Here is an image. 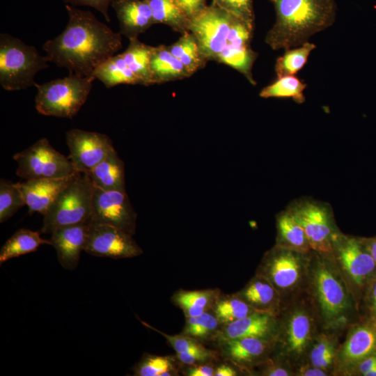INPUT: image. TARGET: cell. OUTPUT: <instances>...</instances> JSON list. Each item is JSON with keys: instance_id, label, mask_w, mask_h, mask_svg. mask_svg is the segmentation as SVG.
Returning a JSON list of instances; mask_svg holds the SVG:
<instances>
[{"instance_id": "cell-14", "label": "cell", "mask_w": 376, "mask_h": 376, "mask_svg": "<svg viewBox=\"0 0 376 376\" xmlns=\"http://www.w3.org/2000/svg\"><path fill=\"white\" fill-rule=\"evenodd\" d=\"M70 159L78 172L89 173L113 148L106 134L72 129L66 133Z\"/></svg>"}, {"instance_id": "cell-36", "label": "cell", "mask_w": 376, "mask_h": 376, "mask_svg": "<svg viewBox=\"0 0 376 376\" xmlns=\"http://www.w3.org/2000/svg\"><path fill=\"white\" fill-rule=\"evenodd\" d=\"M214 306L215 315L219 322L224 324L242 319L255 312H259L238 295L218 299Z\"/></svg>"}, {"instance_id": "cell-38", "label": "cell", "mask_w": 376, "mask_h": 376, "mask_svg": "<svg viewBox=\"0 0 376 376\" xmlns=\"http://www.w3.org/2000/svg\"><path fill=\"white\" fill-rule=\"evenodd\" d=\"M173 361L169 357L146 354L134 367V375L167 376L173 373Z\"/></svg>"}, {"instance_id": "cell-21", "label": "cell", "mask_w": 376, "mask_h": 376, "mask_svg": "<svg viewBox=\"0 0 376 376\" xmlns=\"http://www.w3.org/2000/svg\"><path fill=\"white\" fill-rule=\"evenodd\" d=\"M276 323L274 314L255 312L224 324L221 332V338L222 341L247 337L270 339L276 331Z\"/></svg>"}, {"instance_id": "cell-11", "label": "cell", "mask_w": 376, "mask_h": 376, "mask_svg": "<svg viewBox=\"0 0 376 376\" xmlns=\"http://www.w3.org/2000/svg\"><path fill=\"white\" fill-rule=\"evenodd\" d=\"M235 18L212 3L190 21L189 30L198 40L208 61H216L226 47Z\"/></svg>"}, {"instance_id": "cell-51", "label": "cell", "mask_w": 376, "mask_h": 376, "mask_svg": "<svg viewBox=\"0 0 376 376\" xmlns=\"http://www.w3.org/2000/svg\"><path fill=\"white\" fill-rule=\"evenodd\" d=\"M372 304L375 313H376V279L373 282L372 287Z\"/></svg>"}, {"instance_id": "cell-17", "label": "cell", "mask_w": 376, "mask_h": 376, "mask_svg": "<svg viewBox=\"0 0 376 376\" xmlns=\"http://www.w3.org/2000/svg\"><path fill=\"white\" fill-rule=\"evenodd\" d=\"M313 323L306 308L296 307L286 315L283 324V353L292 359H300L312 342Z\"/></svg>"}, {"instance_id": "cell-53", "label": "cell", "mask_w": 376, "mask_h": 376, "mask_svg": "<svg viewBox=\"0 0 376 376\" xmlns=\"http://www.w3.org/2000/svg\"><path fill=\"white\" fill-rule=\"evenodd\" d=\"M376 314V313H375Z\"/></svg>"}, {"instance_id": "cell-52", "label": "cell", "mask_w": 376, "mask_h": 376, "mask_svg": "<svg viewBox=\"0 0 376 376\" xmlns=\"http://www.w3.org/2000/svg\"><path fill=\"white\" fill-rule=\"evenodd\" d=\"M365 376H376V366L368 372Z\"/></svg>"}, {"instance_id": "cell-23", "label": "cell", "mask_w": 376, "mask_h": 376, "mask_svg": "<svg viewBox=\"0 0 376 376\" xmlns=\"http://www.w3.org/2000/svg\"><path fill=\"white\" fill-rule=\"evenodd\" d=\"M237 295L257 311L272 314L278 309L281 297L272 284L259 274Z\"/></svg>"}, {"instance_id": "cell-34", "label": "cell", "mask_w": 376, "mask_h": 376, "mask_svg": "<svg viewBox=\"0 0 376 376\" xmlns=\"http://www.w3.org/2000/svg\"><path fill=\"white\" fill-rule=\"evenodd\" d=\"M315 47V45L308 41L297 47L285 50V53L276 61L277 78L297 73L306 65L311 52Z\"/></svg>"}, {"instance_id": "cell-42", "label": "cell", "mask_w": 376, "mask_h": 376, "mask_svg": "<svg viewBox=\"0 0 376 376\" xmlns=\"http://www.w3.org/2000/svg\"><path fill=\"white\" fill-rule=\"evenodd\" d=\"M174 1L189 21L202 13L207 6L206 0H174Z\"/></svg>"}, {"instance_id": "cell-50", "label": "cell", "mask_w": 376, "mask_h": 376, "mask_svg": "<svg viewBox=\"0 0 376 376\" xmlns=\"http://www.w3.org/2000/svg\"><path fill=\"white\" fill-rule=\"evenodd\" d=\"M215 376H235L237 372L232 367L223 364L219 366L214 370Z\"/></svg>"}, {"instance_id": "cell-20", "label": "cell", "mask_w": 376, "mask_h": 376, "mask_svg": "<svg viewBox=\"0 0 376 376\" xmlns=\"http://www.w3.org/2000/svg\"><path fill=\"white\" fill-rule=\"evenodd\" d=\"M111 6L118 20L119 32L129 40L138 38L155 24L146 0H113Z\"/></svg>"}, {"instance_id": "cell-25", "label": "cell", "mask_w": 376, "mask_h": 376, "mask_svg": "<svg viewBox=\"0 0 376 376\" xmlns=\"http://www.w3.org/2000/svg\"><path fill=\"white\" fill-rule=\"evenodd\" d=\"M270 339L247 337L223 341L226 357L240 365L257 362L265 357L270 348Z\"/></svg>"}, {"instance_id": "cell-49", "label": "cell", "mask_w": 376, "mask_h": 376, "mask_svg": "<svg viewBox=\"0 0 376 376\" xmlns=\"http://www.w3.org/2000/svg\"><path fill=\"white\" fill-rule=\"evenodd\" d=\"M363 242L376 263V236L362 237Z\"/></svg>"}, {"instance_id": "cell-7", "label": "cell", "mask_w": 376, "mask_h": 376, "mask_svg": "<svg viewBox=\"0 0 376 376\" xmlns=\"http://www.w3.org/2000/svg\"><path fill=\"white\" fill-rule=\"evenodd\" d=\"M287 209L304 228L312 251L331 253L334 242L341 232L331 205L304 197L292 201Z\"/></svg>"}, {"instance_id": "cell-31", "label": "cell", "mask_w": 376, "mask_h": 376, "mask_svg": "<svg viewBox=\"0 0 376 376\" xmlns=\"http://www.w3.org/2000/svg\"><path fill=\"white\" fill-rule=\"evenodd\" d=\"M152 13L155 24H163L174 31H189L190 21L185 16L174 0H146Z\"/></svg>"}, {"instance_id": "cell-27", "label": "cell", "mask_w": 376, "mask_h": 376, "mask_svg": "<svg viewBox=\"0 0 376 376\" xmlns=\"http://www.w3.org/2000/svg\"><path fill=\"white\" fill-rule=\"evenodd\" d=\"M168 47L191 75L203 68L209 61L198 40L190 31L182 33L180 38Z\"/></svg>"}, {"instance_id": "cell-33", "label": "cell", "mask_w": 376, "mask_h": 376, "mask_svg": "<svg viewBox=\"0 0 376 376\" xmlns=\"http://www.w3.org/2000/svg\"><path fill=\"white\" fill-rule=\"evenodd\" d=\"M306 86L295 75L284 76L264 87L259 95L263 98H292L296 103L302 104L306 101L304 91Z\"/></svg>"}, {"instance_id": "cell-47", "label": "cell", "mask_w": 376, "mask_h": 376, "mask_svg": "<svg viewBox=\"0 0 376 376\" xmlns=\"http://www.w3.org/2000/svg\"><path fill=\"white\" fill-rule=\"evenodd\" d=\"M297 373L301 376H327L329 375L327 371L310 363L302 366Z\"/></svg>"}, {"instance_id": "cell-12", "label": "cell", "mask_w": 376, "mask_h": 376, "mask_svg": "<svg viewBox=\"0 0 376 376\" xmlns=\"http://www.w3.org/2000/svg\"><path fill=\"white\" fill-rule=\"evenodd\" d=\"M91 222L110 225L133 235L136 213L126 191H105L93 187Z\"/></svg>"}, {"instance_id": "cell-1", "label": "cell", "mask_w": 376, "mask_h": 376, "mask_svg": "<svg viewBox=\"0 0 376 376\" xmlns=\"http://www.w3.org/2000/svg\"><path fill=\"white\" fill-rule=\"evenodd\" d=\"M68 22L63 31L46 41L49 62L71 74L93 78L95 70L122 47V35L99 21L90 10L66 4Z\"/></svg>"}, {"instance_id": "cell-15", "label": "cell", "mask_w": 376, "mask_h": 376, "mask_svg": "<svg viewBox=\"0 0 376 376\" xmlns=\"http://www.w3.org/2000/svg\"><path fill=\"white\" fill-rule=\"evenodd\" d=\"M254 28L236 17L230 29L227 44L216 61L227 65L242 74L252 85L256 82L252 68L258 54L251 47Z\"/></svg>"}, {"instance_id": "cell-40", "label": "cell", "mask_w": 376, "mask_h": 376, "mask_svg": "<svg viewBox=\"0 0 376 376\" xmlns=\"http://www.w3.org/2000/svg\"><path fill=\"white\" fill-rule=\"evenodd\" d=\"M212 3L255 28L253 0H212Z\"/></svg>"}, {"instance_id": "cell-41", "label": "cell", "mask_w": 376, "mask_h": 376, "mask_svg": "<svg viewBox=\"0 0 376 376\" xmlns=\"http://www.w3.org/2000/svg\"><path fill=\"white\" fill-rule=\"evenodd\" d=\"M140 322L147 328H150L163 336L177 353H194L207 350L192 337L186 335L171 336L157 330L142 320Z\"/></svg>"}, {"instance_id": "cell-48", "label": "cell", "mask_w": 376, "mask_h": 376, "mask_svg": "<svg viewBox=\"0 0 376 376\" xmlns=\"http://www.w3.org/2000/svg\"><path fill=\"white\" fill-rule=\"evenodd\" d=\"M264 373L265 375L268 376H288L292 375L288 368L279 365L270 366Z\"/></svg>"}, {"instance_id": "cell-28", "label": "cell", "mask_w": 376, "mask_h": 376, "mask_svg": "<svg viewBox=\"0 0 376 376\" xmlns=\"http://www.w3.org/2000/svg\"><path fill=\"white\" fill-rule=\"evenodd\" d=\"M106 88L118 84H141L140 80L129 68L121 54L111 56L100 65L93 73Z\"/></svg>"}, {"instance_id": "cell-44", "label": "cell", "mask_w": 376, "mask_h": 376, "mask_svg": "<svg viewBox=\"0 0 376 376\" xmlns=\"http://www.w3.org/2000/svg\"><path fill=\"white\" fill-rule=\"evenodd\" d=\"M212 357L210 350L194 353H177L178 359L183 363L194 365L203 363Z\"/></svg>"}, {"instance_id": "cell-2", "label": "cell", "mask_w": 376, "mask_h": 376, "mask_svg": "<svg viewBox=\"0 0 376 376\" xmlns=\"http://www.w3.org/2000/svg\"><path fill=\"white\" fill-rule=\"evenodd\" d=\"M276 19L265 41L274 50H287L308 42L335 22L336 0H270Z\"/></svg>"}, {"instance_id": "cell-9", "label": "cell", "mask_w": 376, "mask_h": 376, "mask_svg": "<svg viewBox=\"0 0 376 376\" xmlns=\"http://www.w3.org/2000/svg\"><path fill=\"white\" fill-rule=\"evenodd\" d=\"M331 255L346 281L356 290H363L376 279V263L362 237L340 233Z\"/></svg>"}, {"instance_id": "cell-46", "label": "cell", "mask_w": 376, "mask_h": 376, "mask_svg": "<svg viewBox=\"0 0 376 376\" xmlns=\"http://www.w3.org/2000/svg\"><path fill=\"white\" fill-rule=\"evenodd\" d=\"M214 370L212 366L209 365H196L189 368L187 370L189 376H212L214 375Z\"/></svg>"}, {"instance_id": "cell-39", "label": "cell", "mask_w": 376, "mask_h": 376, "mask_svg": "<svg viewBox=\"0 0 376 376\" xmlns=\"http://www.w3.org/2000/svg\"><path fill=\"white\" fill-rule=\"evenodd\" d=\"M217 316L207 311L196 317H187L184 335L195 338H204L214 332L219 326Z\"/></svg>"}, {"instance_id": "cell-8", "label": "cell", "mask_w": 376, "mask_h": 376, "mask_svg": "<svg viewBox=\"0 0 376 376\" xmlns=\"http://www.w3.org/2000/svg\"><path fill=\"white\" fill-rule=\"evenodd\" d=\"M311 253H304L279 245L266 253L258 273L267 279L280 295L295 292L307 277Z\"/></svg>"}, {"instance_id": "cell-43", "label": "cell", "mask_w": 376, "mask_h": 376, "mask_svg": "<svg viewBox=\"0 0 376 376\" xmlns=\"http://www.w3.org/2000/svg\"><path fill=\"white\" fill-rule=\"evenodd\" d=\"M65 3L72 6H84L92 7L100 12L107 22L111 19L109 14V8L113 0H63Z\"/></svg>"}, {"instance_id": "cell-6", "label": "cell", "mask_w": 376, "mask_h": 376, "mask_svg": "<svg viewBox=\"0 0 376 376\" xmlns=\"http://www.w3.org/2000/svg\"><path fill=\"white\" fill-rule=\"evenodd\" d=\"M93 78L71 74L43 84H36V109L41 114L72 118L86 102Z\"/></svg>"}, {"instance_id": "cell-16", "label": "cell", "mask_w": 376, "mask_h": 376, "mask_svg": "<svg viewBox=\"0 0 376 376\" xmlns=\"http://www.w3.org/2000/svg\"><path fill=\"white\" fill-rule=\"evenodd\" d=\"M376 352V322L368 321L354 326L337 352L336 366L344 373L353 372L365 358Z\"/></svg>"}, {"instance_id": "cell-32", "label": "cell", "mask_w": 376, "mask_h": 376, "mask_svg": "<svg viewBox=\"0 0 376 376\" xmlns=\"http://www.w3.org/2000/svg\"><path fill=\"white\" fill-rule=\"evenodd\" d=\"M218 299L216 290L180 291L173 297V301L187 317H196L208 311Z\"/></svg>"}, {"instance_id": "cell-29", "label": "cell", "mask_w": 376, "mask_h": 376, "mask_svg": "<svg viewBox=\"0 0 376 376\" xmlns=\"http://www.w3.org/2000/svg\"><path fill=\"white\" fill-rule=\"evenodd\" d=\"M42 244H50V240L40 237L38 232L22 228L16 231L0 250V264L29 253L36 251Z\"/></svg>"}, {"instance_id": "cell-4", "label": "cell", "mask_w": 376, "mask_h": 376, "mask_svg": "<svg viewBox=\"0 0 376 376\" xmlns=\"http://www.w3.org/2000/svg\"><path fill=\"white\" fill-rule=\"evenodd\" d=\"M49 61L37 49L8 33L0 34V84L6 91L36 86V74L47 68Z\"/></svg>"}, {"instance_id": "cell-10", "label": "cell", "mask_w": 376, "mask_h": 376, "mask_svg": "<svg viewBox=\"0 0 376 376\" xmlns=\"http://www.w3.org/2000/svg\"><path fill=\"white\" fill-rule=\"evenodd\" d=\"M17 175L22 179L60 178L78 172L70 160L56 151L42 138L29 148L16 153Z\"/></svg>"}, {"instance_id": "cell-5", "label": "cell", "mask_w": 376, "mask_h": 376, "mask_svg": "<svg viewBox=\"0 0 376 376\" xmlns=\"http://www.w3.org/2000/svg\"><path fill=\"white\" fill-rule=\"evenodd\" d=\"M93 188L88 175L77 172L43 215L40 232L52 233L61 227L91 222Z\"/></svg>"}, {"instance_id": "cell-30", "label": "cell", "mask_w": 376, "mask_h": 376, "mask_svg": "<svg viewBox=\"0 0 376 376\" xmlns=\"http://www.w3.org/2000/svg\"><path fill=\"white\" fill-rule=\"evenodd\" d=\"M152 46L141 42L138 38L130 40L127 49L121 53L129 68L140 80L141 85H152L150 61Z\"/></svg>"}, {"instance_id": "cell-22", "label": "cell", "mask_w": 376, "mask_h": 376, "mask_svg": "<svg viewBox=\"0 0 376 376\" xmlns=\"http://www.w3.org/2000/svg\"><path fill=\"white\" fill-rule=\"evenodd\" d=\"M93 187L105 191L125 190V165L114 148L106 157L86 173Z\"/></svg>"}, {"instance_id": "cell-13", "label": "cell", "mask_w": 376, "mask_h": 376, "mask_svg": "<svg viewBox=\"0 0 376 376\" xmlns=\"http://www.w3.org/2000/svg\"><path fill=\"white\" fill-rule=\"evenodd\" d=\"M84 251L88 253L113 259L139 256L142 249L127 232L106 224L91 222Z\"/></svg>"}, {"instance_id": "cell-19", "label": "cell", "mask_w": 376, "mask_h": 376, "mask_svg": "<svg viewBox=\"0 0 376 376\" xmlns=\"http://www.w3.org/2000/svg\"><path fill=\"white\" fill-rule=\"evenodd\" d=\"M76 173L60 178L33 179L24 182H17L29 213L39 212L44 215L58 194L73 180Z\"/></svg>"}, {"instance_id": "cell-26", "label": "cell", "mask_w": 376, "mask_h": 376, "mask_svg": "<svg viewBox=\"0 0 376 376\" xmlns=\"http://www.w3.org/2000/svg\"><path fill=\"white\" fill-rule=\"evenodd\" d=\"M276 230V245L304 253L313 251L304 228L288 209L277 215Z\"/></svg>"}, {"instance_id": "cell-18", "label": "cell", "mask_w": 376, "mask_h": 376, "mask_svg": "<svg viewBox=\"0 0 376 376\" xmlns=\"http://www.w3.org/2000/svg\"><path fill=\"white\" fill-rule=\"evenodd\" d=\"M91 222L61 227L51 233L50 242L58 262L66 269L77 268L84 251Z\"/></svg>"}, {"instance_id": "cell-35", "label": "cell", "mask_w": 376, "mask_h": 376, "mask_svg": "<svg viewBox=\"0 0 376 376\" xmlns=\"http://www.w3.org/2000/svg\"><path fill=\"white\" fill-rule=\"evenodd\" d=\"M337 352L334 339L321 334L312 342L309 352V363L329 373L336 363Z\"/></svg>"}, {"instance_id": "cell-3", "label": "cell", "mask_w": 376, "mask_h": 376, "mask_svg": "<svg viewBox=\"0 0 376 376\" xmlns=\"http://www.w3.org/2000/svg\"><path fill=\"white\" fill-rule=\"evenodd\" d=\"M307 280L323 325L338 329L348 324L354 304L347 281L331 253L313 251Z\"/></svg>"}, {"instance_id": "cell-24", "label": "cell", "mask_w": 376, "mask_h": 376, "mask_svg": "<svg viewBox=\"0 0 376 376\" xmlns=\"http://www.w3.org/2000/svg\"><path fill=\"white\" fill-rule=\"evenodd\" d=\"M150 69L152 84L177 81L191 76L168 46L153 47Z\"/></svg>"}, {"instance_id": "cell-37", "label": "cell", "mask_w": 376, "mask_h": 376, "mask_svg": "<svg viewBox=\"0 0 376 376\" xmlns=\"http://www.w3.org/2000/svg\"><path fill=\"white\" fill-rule=\"evenodd\" d=\"M24 205L26 203L17 183L1 178L0 181V222H5Z\"/></svg>"}, {"instance_id": "cell-45", "label": "cell", "mask_w": 376, "mask_h": 376, "mask_svg": "<svg viewBox=\"0 0 376 376\" xmlns=\"http://www.w3.org/2000/svg\"><path fill=\"white\" fill-rule=\"evenodd\" d=\"M376 366V352L362 360L355 367L353 372H357L363 376L372 368Z\"/></svg>"}]
</instances>
